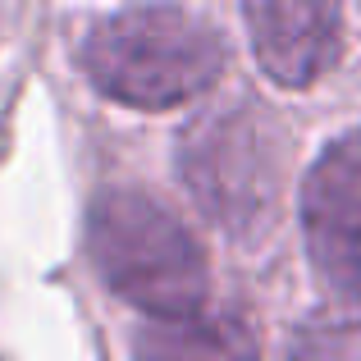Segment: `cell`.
I'll list each match as a JSON object with an SVG mask.
<instances>
[{"label":"cell","instance_id":"1","mask_svg":"<svg viewBox=\"0 0 361 361\" xmlns=\"http://www.w3.org/2000/svg\"><path fill=\"white\" fill-rule=\"evenodd\" d=\"M229 64L220 32L178 5L119 9L87 27L82 69L92 87L133 110H169L215 87Z\"/></svg>","mask_w":361,"mask_h":361},{"label":"cell","instance_id":"7","mask_svg":"<svg viewBox=\"0 0 361 361\" xmlns=\"http://www.w3.org/2000/svg\"><path fill=\"white\" fill-rule=\"evenodd\" d=\"M288 361H361V325H307Z\"/></svg>","mask_w":361,"mask_h":361},{"label":"cell","instance_id":"2","mask_svg":"<svg viewBox=\"0 0 361 361\" xmlns=\"http://www.w3.org/2000/svg\"><path fill=\"white\" fill-rule=\"evenodd\" d=\"M87 252L101 279L151 320H183L206 311V256L183 220L156 197L137 188L101 192L87 215Z\"/></svg>","mask_w":361,"mask_h":361},{"label":"cell","instance_id":"6","mask_svg":"<svg viewBox=\"0 0 361 361\" xmlns=\"http://www.w3.org/2000/svg\"><path fill=\"white\" fill-rule=\"evenodd\" d=\"M133 361H256V338L238 316L224 311L147 320L133 338Z\"/></svg>","mask_w":361,"mask_h":361},{"label":"cell","instance_id":"3","mask_svg":"<svg viewBox=\"0 0 361 361\" xmlns=\"http://www.w3.org/2000/svg\"><path fill=\"white\" fill-rule=\"evenodd\" d=\"M178 169L197 206L233 233L265 224L274 192H279V160H274L270 128L252 106L197 119L183 133Z\"/></svg>","mask_w":361,"mask_h":361},{"label":"cell","instance_id":"5","mask_svg":"<svg viewBox=\"0 0 361 361\" xmlns=\"http://www.w3.org/2000/svg\"><path fill=\"white\" fill-rule=\"evenodd\" d=\"M247 32L261 69L279 87H307L338 55L334 5H247Z\"/></svg>","mask_w":361,"mask_h":361},{"label":"cell","instance_id":"4","mask_svg":"<svg viewBox=\"0 0 361 361\" xmlns=\"http://www.w3.org/2000/svg\"><path fill=\"white\" fill-rule=\"evenodd\" d=\"M302 233L320 283L361 307V133L329 142L302 178Z\"/></svg>","mask_w":361,"mask_h":361}]
</instances>
